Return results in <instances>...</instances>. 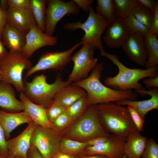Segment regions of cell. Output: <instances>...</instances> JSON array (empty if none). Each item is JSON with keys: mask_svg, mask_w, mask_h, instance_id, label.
<instances>
[{"mask_svg": "<svg viewBox=\"0 0 158 158\" xmlns=\"http://www.w3.org/2000/svg\"><path fill=\"white\" fill-rule=\"evenodd\" d=\"M104 66L103 61L98 63L90 76L82 80L73 83L86 91L87 102L89 106L109 102L124 100H136L138 99V94L131 90H116L103 85L100 79Z\"/></svg>", "mask_w": 158, "mask_h": 158, "instance_id": "cell-1", "label": "cell"}, {"mask_svg": "<svg viewBox=\"0 0 158 158\" xmlns=\"http://www.w3.org/2000/svg\"><path fill=\"white\" fill-rule=\"evenodd\" d=\"M100 56L105 57L118 68V72L116 76H108L104 80V84L116 90L126 91L134 89L145 90V88L139 82L142 79L154 77L158 75V65L147 69H131L127 68L120 61L117 55L109 53L104 50L100 51Z\"/></svg>", "mask_w": 158, "mask_h": 158, "instance_id": "cell-2", "label": "cell"}, {"mask_svg": "<svg viewBox=\"0 0 158 158\" xmlns=\"http://www.w3.org/2000/svg\"><path fill=\"white\" fill-rule=\"evenodd\" d=\"M97 112L105 130L126 141L128 135L137 130L127 107L113 102L97 104Z\"/></svg>", "mask_w": 158, "mask_h": 158, "instance_id": "cell-3", "label": "cell"}, {"mask_svg": "<svg viewBox=\"0 0 158 158\" xmlns=\"http://www.w3.org/2000/svg\"><path fill=\"white\" fill-rule=\"evenodd\" d=\"M25 97L34 103L47 108L54 99L56 93L62 88L73 82L68 80L64 81L60 73L57 74L54 82L47 83L46 76L43 73L35 75L30 82L23 79Z\"/></svg>", "mask_w": 158, "mask_h": 158, "instance_id": "cell-4", "label": "cell"}, {"mask_svg": "<svg viewBox=\"0 0 158 158\" xmlns=\"http://www.w3.org/2000/svg\"><path fill=\"white\" fill-rule=\"evenodd\" d=\"M97 104L91 105L85 113L61 134V137L81 142L93 138L108 136L102 126L97 112Z\"/></svg>", "mask_w": 158, "mask_h": 158, "instance_id": "cell-5", "label": "cell"}, {"mask_svg": "<svg viewBox=\"0 0 158 158\" xmlns=\"http://www.w3.org/2000/svg\"><path fill=\"white\" fill-rule=\"evenodd\" d=\"M88 13V16L84 22L82 23L81 20L67 22L64 25V29L70 31L78 29L83 30L85 34L81 39L82 44H92L100 51L104 50L101 37L110 22L102 16L96 13L92 5Z\"/></svg>", "mask_w": 158, "mask_h": 158, "instance_id": "cell-6", "label": "cell"}, {"mask_svg": "<svg viewBox=\"0 0 158 158\" xmlns=\"http://www.w3.org/2000/svg\"><path fill=\"white\" fill-rule=\"evenodd\" d=\"M32 67L31 61L22 52L10 51L0 59V69L2 80L13 85L17 92L24 90L23 72Z\"/></svg>", "mask_w": 158, "mask_h": 158, "instance_id": "cell-7", "label": "cell"}, {"mask_svg": "<svg viewBox=\"0 0 158 158\" xmlns=\"http://www.w3.org/2000/svg\"><path fill=\"white\" fill-rule=\"evenodd\" d=\"M82 45L81 48L71 58L74 66L68 80L73 83L87 78L98 63L97 59L94 56L96 49L95 45L92 44Z\"/></svg>", "mask_w": 158, "mask_h": 158, "instance_id": "cell-8", "label": "cell"}, {"mask_svg": "<svg viewBox=\"0 0 158 158\" xmlns=\"http://www.w3.org/2000/svg\"><path fill=\"white\" fill-rule=\"evenodd\" d=\"M61 134L53 129L37 125L32 134L31 145L35 146L44 158H52L59 152Z\"/></svg>", "mask_w": 158, "mask_h": 158, "instance_id": "cell-9", "label": "cell"}, {"mask_svg": "<svg viewBox=\"0 0 158 158\" xmlns=\"http://www.w3.org/2000/svg\"><path fill=\"white\" fill-rule=\"evenodd\" d=\"M81 41L70 49L61 51L47 52L39 57L37 63L28 71L24 77L26 79L38 71L47 70L62 71L71 60L72 54L79 46L82 44Z\"/></svg>", "mask_w": 158, "mask_h": 158, "instance_id": "cell-10", "label": "cell"}, {"mask_svg": "<svg viewBox=\"0 0 158 158\" xmlns=\"http://www.w3.org/2000/svg\"><path fill=\"white\" fill-rule=\"evenodd\" d=\"M80 9L73 0H48L47 6L44 33L53 36L59 22L65 16L77 15Z\"/></svg>", "mask_w": 158, "mask_h": 158, "instance_id": "cell-11", "label": "cell"}, {"mask_svg": "<svg viewBox=\"0 0 158 158\" xmlns=\"http://www.w3.org/2000/svg\"><path fill=\"white\" fill-rule=\"evenodd\" d=\"M121 47L131 61L138 65L144 67L148 59V54L142 34L130 32Z\"/></svg>", "mask_w": 158, "mask_h": 158, "instance_id": "cell-12", "label": "cell"}, {"mask_svg": "<svg viewBox=\"0 0 158 158\" xmlns=\"http://www.w3.org/2000/svg\"><path fill=\"white\" fill-rule=\"evenodd\" d=\"M57 42L56 36L47 35L36 25L31 27L26 35L25 44L22 52L29 59L38 49L45 46H54Z\"/></svg>", "mask_w": 158, "mask_h": 158, "instance_id": "cell-13", "label": "cell"}, {"mask_svg": "<svg viewBox=\"0 0 158 158\" xmlns=\"http://www.w3.org/2000/svg\"><path fill=\"white\" fill-rule=\"evenodd\" d=\"M130 32L123 19L118 17L108 25L103 40L108 47L119 49L121 47Z\"/></svg>", "mask_w": 158, "mask_h": 158, "instance_id": "cell-14", "label": "cell"}, {"mask_svg": "<svg viewBox=\"0 0 158 158\" xmlns=\"http://www.w3.org/2000/svg\"><path fill=\"white\" fill-rule=\"evenodd\" d=\"M125 141L110 134L106 142L96 146H87L83 153L102 155L108 158H122L124 155L123 146Z\"/></svg>", "mask_w": 158, "mask_h": 158, "instance_id": "cell-15", "label": "cell"}, {"mask_svg": "<svg viewBox=\"0 0 158 158\" xmlns=\"http://www.w3.org/2000/svg\"><path fill=\"white\" fill-rule=\"evenodd\" d=\"M36 125L33 121L20 135L7 140L8 150L7 157L28 158L27 154L31 146V135Z\"/></svg>", "mask_w": 158, "mask_h": 158, "instance_id": "cell-16", "label": "cell"}, {"mask_svg": "<svg viewBox=\"0 0 158 158\" xmlns=\"http://www.w3.org/2000/svg\"><path fill=\"white\" fill-rule=\"evenodd\" d=\"M6 23L16 28L25 35L36 25L31 9H14L8 8L5 12Z\"/></svg>", "mask_w": 158, "mask_h": 158, "instance_id": "cell-17", "label": "cell"}, {"mask_svg": "<svg viewBox=\"0 0 158 158\" xmlns=\"http://www.w3.org/2000/svg\"><path fill=\"white\" fill-rule=\"evenodd\" d=\"M135 93L142 97L146 95L151 96L150 99L144 100L137 101L124 100L116 102V104L122 106L127 105L133 107L140 117L144 119L147 113L154 109H158V88H153L146 90H135Z\"/></svg>", "mask_w": 158, "mask_h": 158, "instance_id": "cell-18", "label": "cell"}, {"mask_svg": "<svg viewBox=\"0 0 158 158\" xmlns=\"http://www.w3.org/2000/svg\"><path fill=\"white\" fill-rule=\"evenodd\" d=\"M0 107L4 111L12 113L21 112L24 109L23 103L16 98L11 84L2 80L0 81Z\"/></svg>", "mask_w": 158, "mask_h": 158, "instance_id": "cell-19", "label": "cell"}, {"mask_svg": "<svg viewBox=\"0 0 158 158\" xmlns=\"http://www.w3.org/2000/svg\"><path fill=\"white\" fill-rule=\"evenodd\" d=\"M19 97L23 104V111L31 118L36 124L44 128L53 129L52 123L47 117V108L31 102L25 97L23 92H20Z\"/></svg>", "mask_w": 158, "mask_h": 158, "instance_id": "cell-20", "label": "cell"}, {"mask_svg": "<svg viewBox=\"0 0 158 158\" xmlns=\"http://www.w3.org/2000/svg\"><path fill=\"white\" fill-rule=\"evenodd\" d=\"M32 121L31 118L24 111L12 113L0 109V124L6 140L10 138L11 131L17 127L24 123L29 124Z\"/></svg>", "mask_w": 158, "mask_h": 158, "instance_id": "cell-21", "label": "cell"}, {"mask_svg": "<svg viewBox=\"0 0 158 158\" xmlns=\"http://www.w3.org/2000/svg\"><path fill=\"white\" fill-rule=\"evenodd\" d=\"M1 38L4 45L10 51L22 52L25 43V35L7 23L4 26Z\"/></svg>", "mask_w": 158, "mask_h": 158, "instance_id": "cell-22", "label": "cell"}, {"mask_svg": "<svg viewBox=\"0 0 158 158\" xmlns=\"http://www.w3.org/2000/svg\"><path fill=\"white\" fill-rule=\"evenodd\" d=\"M147 140L137 130L133 131L126 138L123 146L124 154L127 158H141Z\"/></svg>", "mask_w": 158, "mask_h": 158, "instance_id": "cell-23", "label": "cell"}, {"mask_svg": "<svg viewBox=\"0 0 158 158\" xmlns=\"http://www.w3.org/2000/svg\"><path fill=\"white\" fill-rule=\"evenodd\" d=\"M87 95L84 89L72 83L60 90L55 95L53 100L68 108Z\"/></svg>", "mask_w": 158, "mask_h": 158, "instance_id": "cell-24", "label": "cell"}, {"mask_svg": "<svg viewBox=\"0 0 158 158\" xmlns=\"http://www.w3.org/2000/svg\"><path fill=\"white\" fill-rule=\"evenodd\" d=\"M157 37L150 33L144 35L145 44L148 54V59L144 66L145 69L158 65Z\"/></svg>", "mask_w": 158, "mask_h": 158, "instance_id": "cell-25", "label": "cell"}, {"mask_svg": "<svg viewBox=\"0 0 158 158\" xmlns=\"http://www.w3.org/2000/svg\"><path fill=\"white\" fill-rule=\"evenodd\" d=\"M88 146L86 142H81L68 138H61L59 147V152L73 155L83 153Z\"/></svg>", "mask_w": 158, "mask_h": 158, "instance_id": "cell-26", "label": "cell"}, {"mask_svg": "<svg viewBox=\"0 0 158 158\" xmlns=\"http://www.w3.org/2000/svg\"><path fill=\"white\" fill-rule=\"evenodd\" d=\"M47 0H30L31 10L38 28L44 32Z\"/></svg>", "mask_w": 158, "mask_h": 158, "instance_id": "cell-27", "label": "cell"}, {"mask_svg": "<svg viewBox=\"0 0 158 158\" xmlns=\"http://www.w3.org/2000/svg\"><path fill=\"white\" fill-rule=\"evenodd\" d=\"M97 4L95 12L105 18L110 23L118 18L113 0H97Z\"/></svg>", "mask_w": 158, "mask_h": 158, "instance_id": "cell-28", "label": "cell"}, {"mask_svg": "<svg viewBox=\"0 0 158 158\" xmlns=\"http://www.w3.org/2000/svg\"><path fill=\"white\" fill-rule=\"evenodd\" d=\"M86 96L80 98L67 108L66 111L73 123L81 117L90 107L87 102Z\"/></svg>", "mask_w": 158, "mask_h": 158, "instance_id": "cell-29", "label": "cell"}, {"mask_svg": "<svg viewBox=\"0 0 158 158\" xmlns=\"http://www.w3.org/2000/svg\"><path fill=\"white\" fill-rule=\"evenodd\" d=\"M118 17L124 19L131 14L135 7L138 6L137 0H113Z\"/></svg>", "mask_w": 158, "mask_h": 158, "instance_id": "cell-30", "label": "cell"}, {"mask_svg": "<svg viewBox=\"0 0 158 158\" xmlns=\"http://www.w3.org/2000/svg\"><path fill=\"white\" fill-rule=\"evenodd\" d=\"M131 14L149 31L150 30L152 26L154 13L138 6L133 8Z\"/></svg>", "mask_w": 158, "mask_h": 158, "instance_id": "cell-31", "label": "cell"}, {"mask_svg": "<svg viewBox=\"0 0 158 158\" xmlns=\"http://www.w3.org/2000/svg\"><path fill=\"white\" fill-rule=\"evenodd\" d=\"M51 123L53 128L61 134L73 123L66 111L58 116Z\"/></svg>", "mask_w": 158, "mask_h": 158, "instance_id": "cell-32", "label": "cell"}, {"mask_svg": "<svg viewBox=\"0 0 158 158\" xmlns=\"http://www.w3.org/2000/svg\"><path fill=\"white\" fill-rule=\"evenodd\" d=\"M123 19L130 32H139L144 35L150 33L149 30L131 14Z\"/></svg>", "mask_w": 158, "mask_h": 158, "instance_id": "cell-33", "label": "cell"}, {"mask_svg": "<svg viewBox=\"0 0 158 158\" xmlns=\"http://www.w3.org/2000/svg\"><path fill=\"white\" fill-rule=\"evenodd\" d=\"M67 108L53 100L47 108L48 119L51 123L58 116L66 112Z\"/></svg>", "mask_w": 158, "mask_h": 158, "instance_id": "cell-34", "label": "cell"}, {"mask_svg": "<svg viewBox=\"0 0 158 158\" xmlns=\"http://www.w3.org/2000/svg\"><path fill=\"white\" fill-rule=\"evenodd\" d=\"M142 158H158V145L152 138L147 139Z\"/></svg>", "mask_w": 158, "mask_h": 158, "instance_id": "cell-35", "label": "cell"}, {"mask_svg": "<svg viewBox=\"0 0 158 158\" xmlns=\"http://www.w3.org/2000/svg\"><path fill=\"white\" fill-rule=\"evenodd\" d=\"M127 107L137 130L140 132L143 131V126L145 123L144 119L140 117L133 107L130 106H128Z\"/></svg>", "mask_w": 158, "mask_h": 158, "instance_id": "cell-36", "label": "cell"}, {"mask_svg": "<svg viewBox=\"0 0 158 158\" xmlns=\"http://www.w3.org/2000/svg\"><path fill=\"white\" fill-rule=\"evenodd\" d=\"M9 8L14 9L31 8L30 0H8Z\"/></svg>", "mask_w": 158, "mask_h": 158, "instance_id": "cell-37", "label": "cell"}, {"mask_svg": "<svg viewBox=\"0 0 158 158\" xmlns=\"http://www.w3.org/2000/svg\"><path fill=\"white\" fill-rule=\"evenodd\" d=\"M8 154L7 140L4 130L0 124V154L6 158Z\"/></svg>", "mask_w": 158, "mask_h": 158, "instance_id": "cell-38", "label": "cell"}, {"mask_svg": "<svg viewBox=\"0 0 158 158\" xmlns=\"http://www.w3.org/2000/svg\"><path fill=\"white\" fill-rule=\"evenodd\" d=\"M150 33L158 36V1H156L155 4V10L154 13V17L152 26L150 31Z\"/></svg>", "mask_w": 158, "mask_h": 158, "instance_id": "cell-39", "label": "cell"}, {"mask_svg": "<svg viewBox=\"0 0 158 158\" xmlns=\"http://www.w3.org/2000/svg\"><path fill=\"white\" fill-rule=\"evenodd\" d=\"M138 6L154 13L155 10V1L153 0H137Z\"/></svg>", "mask_w": 158, "mask_h": 158, "instance_id": "cell-40", "label": "cell"}, {"mask_svg": "<svg viewBox=\"0 0 158 158\" xmlns=\"http://www.w3.org/2000/svg\"><path fill=\"white\" fill-rule=\"evenodd\" d=\"M78 7L86 13H88L90 7L93 2L92 0H73Z\"/></svg>", "mask_w": 158, "mask_h": 158, "instance_id": "cell-41", "label": "cell"}, {"mask_svg": "<svg viewBox=\"0 0 158 158\" xmlns=\"http://www.w3.org/2000/svg\"><path fill=\"white\" fill-rule=\"evenodd\" d=\"M143 82L146 87L148 90L153 88H158V75L154 77H150L145 78L143 80Z\"/></svg>", "mask_w": 158, "mask_h": 158, "instance_id": "cell-42", "label": "cell"}, {"mask_svg": "<svg viewBox=\"0 0 158 158\" xmlns=\"http://www.w3.org/2000/svg\"><path fill=\"white\" fill-rule=\"evenodd\" d=\"M108 136L97 137L92 139L86 142L87 143L88 146L99 145L106 142L108 140Z\"/></svg>", "mask_w": 158, "mask_h": 158, "instance_id": "cell-43", "label": "cell"}, {"mask_svg": "<svg viewBox=\"0 0 158 158\" xmlns=\"http://www.w3.org/2000/svg\"><path fill=\"white\" fill-rule=\"evenodd\" d=\"M28 158H44L37 148L31 145L27 154Z\"/></svg>", "mask_w": 158, "mask_h": 158, "instance_id": "cell-44", "label": "cell"}, {"mask_svg": "<svg viewBox=\"0 0 158 158\" xmlns=\"http://www.w3.org/2000/svg\"><path fill=\"white\" fill-rule=\"evenodd\" d=\"M6 23L5 12L0 7V36L1 37L3 29Z\"/></svg>", "mask_w": 158, "mask_h": 158, "instance_id": "cell-45", "label": "cell"}, {"mask_svg": "<svg viewBox=\"0 0 158 158\" xmlns=\"http://www.w3.org/2000/svg\"><path fill=\"white\" fill-rule=\"evenodd\" d=\"M77 158H108L100 154H89L83 153L77 155Z\"/></svg>", "mask_w": 158, "mask_h": 158, "instance_id": "cell-46", "label": "cell"}, {"mask_svg": "<svg viewBox=\"0 0 158 158\" xmlns=\"http://www.w3.org/2000/svg\"><path fill=\"white\" fill-rule=\"evenodd\" d=\"M4 45L0 36V59L6 56L8 53Z\"/></svg>", "mask_w": 158, "mask_h": 158, "instance_id": "cell-47", "label": "cell"}, {"mask_svg": "<svg viewBox=\"0 0 158 158\" xmlns=\"http://www.w3.org/2000/svg\"><path fill=\"white\" fill-rule=\"evenodd\" d=\"M52 158H77V155H71L59 152L56 154Z\"/></svg>", "mask_w": 158, "mask_h": 158, "instance_id": "cell-48", "label": "cell"}, {"mask_svg": "<svg viewBox=\"0 0 158 158\" xmlns=\"http://www.w3.org/2000/svg\"><path fill=\"white\" fill-rule=\"evenodd\" d=\"M0 7L5 12L9 8L8 0H1L0 1Z\"/></svg>", "mask_w": 158, "mask_h": 158, "instance_id": "cell-49", "label": "cell"}, {"mask_svg": "<svg viewBox=\"0 0 158 158\" xmlns=\"http://www.w3.org/2000/svg\"><path fill=\"white\" fill-rule=\"evenodd\" d=\"M23 158L21 157H6V158Z\"/></svg>", "mask_w": 158, "mask_h": 158, "instance_id": "cell-50", "label": "cell"}, {"mask_svg": "<svg viewBox=\"0 0 158 158\" xmlns=\"http://www.w3.org/2000/svg\"><path fill=\"white\" fill-rule=\"evenodd\" d=\"M122 158H127L125 154H124V155Z\"/></svg>", "mask_w": 158, "mask_h": 158, "instance_id": "cell-51", "label": "cell"}, {"mask_svg": "<svg viewBox=\"0 0 158 158\" xmlns=\"http://www.w3.org/2000/svg\"><path fill=\"white\" fill-rule=\"evenodd\" d=\"M0 158H5V157L0 154Z\"/></svg>", "mask_w": 158, "mask_h": 158, "instance_id": "cell-52", "label": "cell"}, {"mask_svg": "<svg viewBox=\"0 0 158 158\" xmlns=\"http://www.w3.org/2000/svg\"><path fill=\"white\" fill-rule=\"evenodd\" d=\"M2 77L1 75H0V81L1 80H2Z\"/></svg>", "mask_w": 158, "mask_h": 158, "instance_id": "cell-53", "label": "cell"}, {"mask_svg": "<svg viewBox=\"0 0 158 158\" xmlns=\"http://www.w3.org/2000/svg\"><path fill=\"white\" fill-rule=\"evenodd\" d=\"M1 70H0V75H1Z\"/></svg>", "mask_w": 158, "mask_h": 158, "instance_id": "cell-54", "label": "cell"}, {"mask_svg": "<svg viewBox=\"0 0 158 158\" xmlns=\"http://www.w3.org/2000/svg\"><path fill=\"white\" fill-rule=\"evenodd\" d=\"M141 158H142V157H141Z\"/></svg>", "mask_w": 158, "mask_h": 158, "instance_id": "cell-55", "label": "cell"}]
</instances>
